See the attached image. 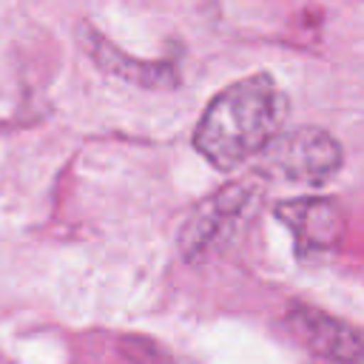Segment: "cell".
I'll list each match as a JSON object with an SVG mask.
<instances>
[{
	"instance_id": "cell-1",
	"label": "cell",
	"mask_w": 364,
	"mask_h": 364,
	"mask_svg": "<svg viewBox=\"0 0 364 364\" xmlns=\"http://www.w3.org/2000/svg\"><path fill=\"white\" fill-rule=\"evenodd\" d=\"M287 97L270 74L245 77L222 88L193 131V148L219 171L259 154L284 125Z\"/></svg>"
},
{
	"instance_id": "cell-2",
	"label": "cell",
	"mask_w": 364,
	"mask_h": 364,
	"mask_svg": "<svg viewBox=\"0 0 364 364\" xmlns=\"http://www.w3.org/2000/svg\"><path fill=\"white\" fill-rule=\"evenodd\" d=\"M259 154H262L259 168L264 173L301 185H321L341 165L338 142L327 131L310 125L287 134H276Z\"/></svg>"
},
{
	"instance_id": "cell-3",
	"label": "cell",
	"mask_w": 364,
	"mask_h": 364,
	"mask_svg": "<svg viewBox=\"0 0 364 364\" xmlns=\"http://www.w3.org/2000/svg\"><path fill=\"white\" fill-rule=\"evenodd\" d=\"M276 216L290 225L299 256L324 253L344 236V216L330 199H293L276 208Z\"/></svg>"
},
{
	"instance_id": "cell-4",
	"label": "cell",
	"mask_w": 364,
	"mask_h": 364,
	"mask_svg": "<svg viewBox=\"0 0 364 364\" xmlns=\"http://www.w3.org/2000/svg\"><path fill=\"white\" fill-rule=\"evenodd\" d=\"M290 321L304 338V344H310L318 355L338 364H361V338L355 327L336 321L324 313H316L310 307H293Z\"/></svg>"
}]
</instances>
